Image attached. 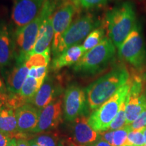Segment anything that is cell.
Masks as SVG:
<instances>
[{
	"mask_svg": "<svg viewBox=\"0 0 146 146\" xmlns=\"http://www.w3.org/2000/svg\"><path fill=\"white\" fill-rule=\"evenodd\" d=\"M12 137L0 131V146H7Z\"/></svg>",
	"mask_w": 146,
	"mask_h": 146,
	"instance_id": "cell-32",
	"label": "cell"
},
{
	"mask_svg": "<svg viewBox=\"0 0 146 146\" xmlns=\"http://www.w3.org/2000/svg\"><path fill=\"white\" fill-rule=\"evenodd\" d=\"M127 145L135 146H143L145 145L143 131H130L127 136Z\"/></svg>",
	"mask_w": 146,
	"mask_h": 146,
	"instance_id": "cell-27",
	"label": "cell"
},
{
	"mask_svg": "<svg viewBox=\"0 0 146 146\" xmlns=\"http://www.w3.org/2000/svg\"><path fill=\"white\" fill-rule=\"evenodd\" d=\"M73 124V143L76 146H89L99 138L97 132L89 124L88 118L84 115L76 118Z\"/></svg>",
	"mask_w": 146,
	"mask_h": 146,
	"instance_id": "cell-15",
	"label": "cell"
},
{
	"mask_svg": "<svg viewBox=\"0 0 146 146\" xmlns=\"http://www.w3.org/2000/svg\"><path fill=\"white\" fill-rule=\"evenodd\" d=\"M130 74L123 65L118 66L93 82L86 88L89 109L95 110L112 98L129 81Z\"/></svg>",
	"mask_w": 146,
	"mask_h": 146,
	"instance_id": "cell-1",
	"label": "cell"
},
{
	"mask_svg": "<svg viewBox=\"0 0 146 146\" xmlns=\"http://www.w3.org/2000/svg\"><path fill=\"white\" fill-rule=\"evenodd\" d=\"M100 25L101 21L91 13L78 16L62 36L57 49L52 54L54 58L69 47L80 45L91 32L101 26Z\"/></svg>",
	"mask_w": 146,
	"mask_h": 146,
	"instance_id": "cell-4",
	"label": "cell"
},
{
	"mask_svg": "<svg viewBox=\"0 0 146 146\" xmlns=\"http://www.w3.org/2000/svg\"><path fill=\"white\" fill-rule=\"evenodd\" d=\"M79 8L74 0H63L52 16L54 39L52 54L56 50L62 36L72 23L73 18L78 13Z\"/></svg>",
	"mask_w": 146,
	"mask_h": 146,
	"instance_id": "cell-9",
	"label": "cell"
},
{
	"mask_svg": "<svg viewBox=\"0 0 146 146\" xmlns=\"http://www.w3.org/2000/svg\"><path fill=\"white\" fill-rule=\"evenodd\" d=\"M50 47L39 54L31 55L27 60V66L30 69L33 67L48 66L50 61Z\"/></svg>",
	"mask_w": 146,
	"mask_h": 146,
	"instance_id": "cell-22",
	"label": "cell"
},
{
	"mask_svg": "<svg viewBox=\"0 0 146 146\" xmlns=\"http://www.w3.org/2000/svg\"><path fill=\"white\" fill-rule=\"evenodd\" d=\"M29 146H39L36 143V142L35 141L34 139H31V140H29Z\"/></svg>",
	"mask_w": 146,
	"mask_h": 146,
	"instance_id": "cell-39",
	"label": "cell"
},
{
	"mask_svg": "<svg viewBox=\"0 0 146 146\" xmlns=\"http://www.w3.org/2000/svg\"><path fill=\"white\" fill-rule=\"evenodd\" d=\"M29 68L26 64H15L5 76L8 96L19 94L24 82L28 76Z\"/></svg>",
	"mask_w": 146,
	"mask_h": 146,
	"instance_id": "cell-17",
	"label": "cell"
},
{
	"mask_svg": "<svg viewBox=\"0 0 146 146\" xmlns=\"http://www.w3.org/2000/svg\"><path fill=\"white\" fill-rule=\"evenodd\" d=\"M41 20L39 15L26 26L14 31L15 43V64L26 62L30 56L39 35Z\"/></svg>",
	"mask_w": 146,
	"mask_h": 146,
	"instance_id": "cell-7",
	"label": "cell"
},
{
	"mask_svg": "<svg viewBox=\"0 0 146 146\" xmlns=\"http://www.w3.org/2000/svg\"><path fill=\"white\" fill-rule=\"evenodd\" d=\"M47 66L33 67L29 70L28 76L35 78H45L47 76Z\"/></svg>",
	"mask_w": 146,
	"mask_h": 146,
	"instance_id": "cell-30",
	"label": "cell"
},
{
	"mask_svg": "<svg viewBox=\"0 0 146 146\" xmlns=\"http://www.w3.org/2000/svg\"><path fill=\"white\" fill-rule=\"evenodd\" d=\"M130 130L133 131H141L146 128V109L135 120L129 125Z\"/></svg>",
	"mask_w": 146,
	"mask_h": 146,
	"instance_id": "cell-28",
	"label": "cell"
},
{
	"mask_svg": "<svg viewBox=\"0 0 146 146\" xmlns=\"http://www.w3.org/2000/svg\"><path fill=\"white\" fill-rule=\"evenodd\" d=\"M115 53L116 47L108 36H105L99 44L87 51L73 65V70L83 75H94L99 73L112 61Z\"/></svg>",
	"mask_w": 146,
	"mask_h": 146,
	"instance_id": "cell-3",
	"label": "cell"
},
{
	"mask_svg": "<svg viewBox=\"0 0 146 146\" xmlns=\"http://www.w3.org/2000/svg\"><path fill=\"white\" fill-rule=\"evenodd\" d=\"M7 146H17V139L16 137H12L11 139Z\"/></svg>",
	"mask_w": 146,
	"mask_h": 146,
	"instance_id": "cell-38",
	"label": "cell"
},
{
	"mask_svg": "<svg viewBox=\"0 0 146 146\" xmlns=\"http://www.w3.org/2000/svg\"><path fill=\"white\" fill-rule=\"evenodd\" d=\"M17 139V146H29V141L23 137H16Z\"/></svg>",
	"mask_w": 146,
	"mask_h": 146,
	"instance_id": "cell-34",
	"label": "cell"
},
{
	"mask_svg": "<svg viewBox=\"0 0 146 146\" xmlns=\"http://www.w3.org/2000/svg\"><path fill=\"white\" fill-rule=\"evenodd\" d=\"M8 91H7L6 85L0 76V96H7Z\"/></svg>",
	"mask_w": 146,
	"mask_h": 146,
	"instance_id": "cell-33",
	"label": "cell"
},
{
	"mask_svg": "<svg viewBox=\"0 0 146 146\" xmlns=\"http://www.w3.org/2000/svg\"><path fill=\"white\" fill-rule=\"evenodd\" d=\"M130 83L129 81L120 87L112 98L91 113L88 118V122L95 131L100 133L108 129L111 123L118 112L122 103L127 98Z\"/></svg>",
	"mask_w": 146,
	"mask_h": 146,
	"instance_id": "cell-5",
	"label": "cell"
},
{
	"mask_svg": "<svg viewBox=\"0 0 146 146\" xmlns=\"http://www.w3.org/2000/svg\"><path fill=\"white\" fill-rule=\"evenodd\" d=\"M0 131L10 137L18 133L15 110L6 104L0 110Z\"/></svg>",
	"mask_w": 146,
	"mask_h": 146,
	"instance_id": "cell-20",
	"label": "cell"
},
{
	"mask_svg": "<svg viewBox=\"0 0 146 146\" xmlns=\"http://www.w3.org/2000/svg\"><path fill=\"white\" fill-rule=\"evenodd\" d=\"M141 78H142V80H143V85L145 86V85H146V72L144 73V74H143V76H141Z\"/></svg>",
	"mask_w": 146,
	"mask_h": 146,
	"instance_id": "cell-40",
	"label": "cell"
},
{
	"mask_svg": "<svg viewBox=\"0 0 146 146\" xmlns=\"http://www.w3.org/2000/svg\"><path fill=\"white\" fill-rule=\"evenodd\" d=\"M62 100L58 98L41 110L38 124L32 132L41 133L58 127L62 122Z\"/></svg>",
	"mask_w": 146,
	"mask_h": 146,
	"instance_id": "cell-13",
	"label": "cell"
},
{
	"mask_svg": "<svg viewBox=\"0 0 146 146\" xmlns=\"http://www.w3.org/2000/svg\"><path fill=\"white\" fill-rule=\"evenodd\" d=\"M129 126L114 131L112 146H125L127 143L128 133L130 131Z\"/></svg>",
	"mask_w": 146,
	"mask_h": 146,
	"instance_id": "cell-25",
	"label": "cell"
},
{
	"mask_svg": "<svg viewBox=\"0 0 146 146\" xmlns=\"http://www.w3.org/2000/svg\"><path fill=\"white\" fill-rule=\"evenodd\" d=\"M143 134L144 137V141H145V145L146 146V128L143 130Z\"/></svg>",
	"mask_w": 146,
	"mask_h": 146,
	"instance_id": "cell-41",
	"label": "cell"
},
{
	"mask_svg": "<svg viewBox=\"0 0 146 146\" xmlns=\"http://www.w3.org/2000/svg\"><path fill=\"white\" fill-rule=\"evenodd\" d=\"M58 146H76V145L74 143H73V142L68 141L67 142L61 141Z\"/></svg>",
	"mask_w": 146,
	"mask_h": 146,
	"instance_id": "cell-37",
	"label": "cell"
},
{
	"mask_svg": "<svg viewBox=\"0 0 146 146\" xmlns=\"http://www.w3.org/2000/svg\"><path fill=\"white\" fill-rule=\"evenodd\" d=\"M89 146H112V145H111L110 144L108 143L106 141H104V140L100 139V141L95 142L94 143H93L92 145Z\"/></svg>",
	"mask_w": 146,
	"mask_h": 146,
	"instance_id": "cell-35",
	"label": "cell"
},
{
	"mask_svg": "<svg viewBox=\"0 0 146 146\" xmlns=\"http://www.w3.org/2000/svg\"><path fill=\"white\" fill-rule=\"evenodd\" d=\"M86 52L83 45H76L69 47L54 58L51 68L54 71H58L64 67L74 65Z\"/></svg>",
	"mask_w": 146,
	"mask_h": 146,
	"instance_id": "cell-18",
	"label": "cell"
},
{
	"mask_svg": "<svg viewBox=\"0 0 146 146\" xmlns=\"http://www.w3.org/2000/svg\"><path fill=\"white\" fill-rule=\"evenodd\" d=\"M145 98H146V91H145Z\"/></svg>",
	"mask_w": 146,
	"mask_h": 146,
	"instance_id": "cell-43",
	"label": "cell"
},
{
	"mask_svg": "<svg viewBox=\"0 0 146 146\" xmlns=\"http://www.w3.org/2000/svg\"><path fill=\"white\" fill-rule=\"evenodd\" d=\"M113 135H114V131L107 130L99 133V137L104 141L108 142L111 145H112L113 144Z\"/></svg>",
	"mask_w": 146,
	"mask_h": 146,
	"instance_id": "cell-31",
	"label": "cell"
},
{
	"mask_svg": "<svg viewBox=\"0 0 146 146\" xmlns=\"http://www.w3.org/2000/svg\"><path fill=\"white\" fill-rule=\"evenodd\" d=\"M44 0H15L12 19L17 28L25 27L39 16Z\"/></svg>",
	"mask_w": 146,
	"mask_h": 146,
	"instance_id": "cell-12",
	"label": "cell"
},
{
	"mask_svg": "<svg viewBox=\"0 0 146 146\" xmlns=\"http://www.w3.org/2000/svg\"><path fill=\"white\" fill-rule=\"evenodd\" d=\"M104 37L105 29L104 27L100 26L89 34L83 42V46L87 52L97 46Z\"/></svg>",
	"mask_w": 146,
	"mask_h": 146,
	"instance_id": "cell-23",
	"label": "cell"
},
{
	"mask_svg": "<svg viewBox=\"0 0 146 146\" xmlns=\"http://www.w3.org/2000/svg\"><path fill=\"white\" fill-rule=\"evenodd\" d=\"M118 50L120 58L133 68L141 70L145 67L146 47L141 27L138 23Z\"/></svg>",
	"mask_w": 146,
	"mask_h": 146,
	"instance_id": "cell-6",
	"label": "cell"
},
{
	"mask_svg": "<svg viewBox=\"0 0 146 146\" xmlns=\"http://www.w3.org/2000/svg\"><path fill=\"white\" fill-rule=\"evenodd\" d=\"M15 62L14 31L4 21H0V72L5 78Z\"/></svg>",
	"mask_w": 146,
	"mask_h": 146,
	"instance_id": "cell-11",
	"label": "cell"
},
{
	"mask_svg": "<svg viewBox=\"0 0 146 146\" xmlns=\"http://www.w3.org/2000/svg\"><path fill=\"white\" fill-rule=\"evenodd\" d=\"M53 39H54V29L52 26V16L47 18L46 21L41 23L37 39L33 49L30 52V56L31 55L43 52L47 49H48Z\"/></svg>",
	"mask_w": 146,
	"mask_h": 146,
	"instance_id": "cell-19",
	"label": "cell"
},
{
	"mask_svg": "<svg viewBox=\"0 0 146 146\" xmlns=\"http://www.w3.org/2000/svg\"><path fill=\"white\" fill-rule=\"evenodd\" d=\"M39 146H56V140L51 135H41L34 139Z\"/></svg>",
	"mask_w": 146,
	"mask_h": 146,
	"instance_id": "cell-29",
	"label": "cell"
},
{
	"mask_svg": "<svg viewBox=\"0 0 146 146\" xmlns=\"http://www.w3.org/2000/svg\"><path fill=\"white\" fill-rule=\"evenodd\" d=\"M87 106V95L81 87L72 84L66 89L63 101L64 115L66 120L72 122L79 116H84Z\"/></svg>",
	"mask_w": 146,
	"mask_h": 146,
	"instance_id": "cell-10",
	"label": "cell"
},
{
	"mask_svg": "<svg viewBox=\"0 0 146 146\" xmlns=\"http://www.w3.org/2000/svg\"><path fill=\"white\" fill-rule=\"evenodd\" d=\"M8 95H7V96H0V110L6 103L7 100H8Z\"/></svg>",
	"mask_w": 146,
	"mask_h": 146,
	"instance_id": "cell-36",
	"label": "cell"
},
{
	"mask_svg": "<svg viewBox=\"0 0 146 146\" xmlns=\"http://www.w3.org/2000/svg\"><path fill=\"white\" fill-rule=\"evenodd\" d=\"M79 8L89 10L106 5L111 0H74Z\"/></svg>",
	"mask_w": 146,
	"mask_h": 146,
	"instance_id": "cell-26",
	"label": "cell"
},
{
	"mask_svg": "<svg viewBox=\"0 0 146 146\" xmlns=\"http://www.w3.org/2000/svg\"><path fill=\"white\" fill-rule=\"evenodd\" d=\"M126 126V100L122 103L118 112L114 118L108 130L116 131Z\"/></svg>",
	"mask_w": 146,
	"mask_h": 146,
	"instance_id": "cell-24",
	"label": "cell"
},
{
	"mask_svg": "<svg viewBox=\"0 0 146 146\" xmlns=\"http://www.w3.org/2000/svg\"><path fill=\"white\" fill-rule=\"evenodd\" d=\"M125 146H135V145H125Z\"/></svg>",
	"mask_w": 146,
	"mask_h": 146,
	"instance_id": "cell-42",
	"label": "cell"
},
{
	"mask_svg": "<svg viewBox=\"0 0 146 146\" xmlns=\"http://www.w3.org/2000/svg\"><path fill=\"white\" fill-rule=\"evenodd\" d=\"M45 78H35L28 76L24 82L22 88L18 94L25 104L31 103L33 98L43 85Z\"/></svg>",
	"mask_w": 146,
	"mask_h": 146,
	"instance_id": "cell-21",
	"label": "cell"
},
{
	"mask_svg": "<svg viewBox=\"0 0 146 146\" xmlns=\"http://www.w3.org/2000/svg\"><path fill=\"white\" fill-rule=\"evenodd\" d=\"M134 5L125 1L108 11L105 15V25L108 37L118 49L136 25Z\"/></svg>",
	"mask_w": 146,
	"mask_h": 146,
	"instance_id": "cell-2",
	"label": "cell"
},
{
	"mask_svg": "<svg viewBox=\"0 0 146 146\" xmlns=\"http://www.w3.org/2000/svg\"><path fill=\"white\" fill-rule=\"evenodd\" d=\"M61 91V85L58 82V78H55L52 76H46L43 85L33 98L31 103L41 110L51 102L57 99Z\"/></svg>",
	"mask_w": 146,
	"mask_h": 146,
	"instance_id": "cell-14",
	"label": "cell"
},
{
	"mask_svg": "<svg viewBox=\"0 0 146 146\" xmlns=\"http://www.w3.org/2000/svg\"><path fill=\"white\" fill-rule=\"evenodd\" d=\"M126 98V126H129L146 109L145 88L141 76L133 74Z\"/></svg>",
	"mask_w": 146,
	"mask_h": 146,
	"instance_id": "cell-8",
	"label": "cell"
},
{
	"mask_svg": "<svg viewBox=\"0 0 146 146\" xmlns=\"http://www.w3.org/2000/svg\"><path fill=\"white\" fill-rule=\"evenodd\" d=\"M15 112L18 132H32L38 124L40 110L33 105L26 104L16 109Z\"/></svg>",
	"mask_w": 146,
	"mask_h": 146,
	"instance_id": "cell-16",
	"label": "cell"
}]
</instances>
